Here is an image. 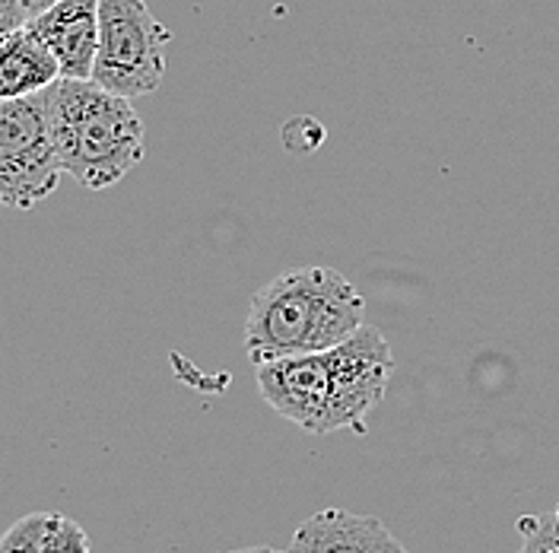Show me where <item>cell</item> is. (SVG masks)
Returning <instances> with one entry per match:
<instances>
[{"label":"cell","mask_w":559,"mask_h":553,"mask_svg":"<svg viewBox=\"0 0 559 553\" xmlns=\"http://www.w3.org/2000/svg\"><path fill=\"white\" fill-rule=\"evenodd\" d=\"M391 373V344L366 321L344 344L258 366V388L280 416L306 433H366V416L382 404Z\"/></svg>","instance_id":"obj_1"},{"label":"cell","mask_w":559,"mask_h":553,"mask_svg":"<svg viewBox=\"0 0 559 553\" xmlns=\"http://www.w3.org/2000/svg\"><path fill=\"white\" fill-rule=\"evenodd\" d=\"M366 325V299L347 274L306 264L264 283L248 306L245 353L254 366L337 346Z\"/></svg>","instance_id":"obj_2"},{"label":"cell","mask_w":559,"mask_h":553,"mask_svg":"<svg viewBox=\"0 0 559 553\" xmlns=\"http://www.w3.org/2000/svg\"><path fill=\"white\" fill-rule=\"evenodd\" d=\"M48 111L61 173L83 188L105 191L140 166L146 138L131 99L93 80H58L48 90Z\"/></svg>","instance_id":"obj_3"},{"label":"cell","mask_w":559,"mask_h":553,"mask_svg":"<svg viewBox=\"0 0 559 553\" xmlns=\"http://www.w3.org/2000/svg\"><path fill=\"white\" fill-rule=\"evenodd\" d=\"M173 33L143 0H99V51L93 83L138 99L159 90L166 77V45Z\"/></svg>","instance_id":"obj_4"},{"label":"cell","mask_w":559,"mask_h":553,"mask_svg":"<svg viewBox=\"0 0 559 553\" xmlns=\"http://www.w3.org/2000/svg\"><path fill=\"white\" fill-rule=\"evenodd\" d=\"M58 178L48 90L0 99V208L33 210L58 188Z\"/></svg>","instance_id":"obj_5"},{"label":"cell","mask_w":559,"mask_h":553,"mask_svg":"<svg viewBox=\"0 0 559 553\" xmlns=\"http://www.w3.org/2000/svg\"><path fill=\"white\" fill-rule=\"evenodd\" d=\"M26 30L55 55L61 80H93L99 51V0H55L26 20Z\"/></svg>","instance_id":"obj_6"},{"label":"cell","mask_w":559,"mask_h":553,"mask_svg":"<svg viewBox=\"0 0 559 553\" xmlns=\"http://www.w3.org/2000/svg\"><path fill=\"white\" fill-rule=\"evenodd\" d=\"M289 553H407V548L372 516L321 509L296 528Z\"/></svg>","instance_id":"obj_7"},{"label":"cell","mask_w":559,"mask_h":553,"mask_svg":"<svg viewBox=\"0 0 559 553\" xmlns=\"http://www.w3.org/2000/svg\"><path fill=\"white\" fill-rule=\"evenodd\" d=\"M61 80V68L45 42L26 26L0 38V99H23L51 90Z\"/></svg>","instance_id":"obj_8"},{"label":"cell","mask_w":559,"mask_h":553,"mask_svg":"<svg viewBox=\"0 0 559 553\" xmlns=\"http://www.w3.org/2000/svg\"><path fill=\"white\" fill-rule=\"evenodd\" d=\"M41 553H90V534L68 516L48 513Z\"/></svg>","instance_id":"obj_9"},{"label":"cell","mask_w":559,"mask_h":553,"mask_svg":"<svg viewBox=\"0 0 559 553\" xmlns=\"http://www.w3.org/2000/svg\"><path fill=\"white\" fill-rule=\"evenodd\" d=\"M522 551L519 553H559V519L557 513L522 516L519 519Z\"/></svg>","instance_id":"obj_10"},{"label":"cell","mask_w":559,"mask_h":553,"mask_svg":"<svg viewBox=\"0 0 559 553\" xmlns=\"http://www.w3.org/2000/svg\"><path fill=\"white\" fill-rule=\"evenodd\" d=\"M48 513H33L23 516L7 534L0 538V553H41V538H45Z\"/></svg>","instance_id":"obj_11"},{"label":"cell","mask_w":559,"mask_h":553,"mask_svg":"<svg viewBox=\"0 0 559 553\" xmlns=\"http://www.w3.org/2000/svg\"><path fill=\"white\" fill-rule=\"evenodd\" d=\"M20 26H26L23 0H0V38Z\"/></svg>","instance_id":"obj_12"},{"label":"cell","mask_w":559,"mask_h":553,"mask_svg":"<svg viewBox=\"0 0 559 553\" xmlns=\"http://www.w3.org/2000/svg\"><path fill=\"white\" fill-rule=\"evenodd\" d=\"M55 0H23V13H26V20H33L35 13H41L45 7H51Z\"/></svg>","instance_id":"obj_13"},{"label":"cell","mask_w":559,"mask_h":553,"mask_svg":"<svg viewBox=\"0 0 559 553\" xmlns=\"http://www.w3.org/2000/svg\"><path fill=\"white\" fill-rule=\"evenodd\" d=\"M223 553H289V551H277V548H236V551H223Z\"/></svg>","instance_id":"obj_14"},{"label":"cell","mask_w":559,"mask_h":553,"mask_svg":"<svg viewBox=\"0 0 559 553\" xmlns=\"http://www.w3.org/2000/svg\"><path fill=\"white\" fill-rule=\"evenodd\" d=\"M554 513H557V519H559V503H557V509H554Z\"/></svg>","instance_id":"obj_15"}]
</instances>
